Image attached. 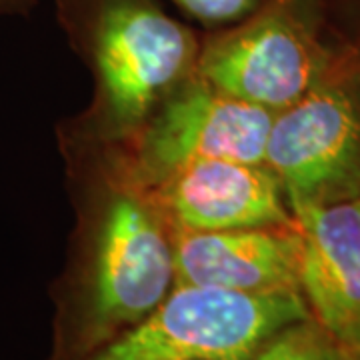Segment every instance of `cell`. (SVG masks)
Masks as SVG:
<instances>
[{
  "label": "cell",
  "instance_id": "obj_3",
  "mask_svg": "<svg viewBox=\"0 0 360 360\" xmlns=\"http://www.w3.org/2000/svg\"><path fill=\"white\" fill-rule=\"evenodd\" d=\"M322 28V0H264L238 25L208 32L196 75L234 98L278 112L336 68Z\"/></svg>",
  "mask_w": 360,
  "mask_h": 360
},
{
  "label": "cell",
  "instance_id": "obj_6",
  "mask_svg": "<svg viewBox=\"0 0 360 360\" xmlns=\"http://www.w3.org/2000/svg\"><path fill=\"white\" fill-rule=\"evenodd\" d=\"M264 165L283 184L288 208L360 198V96L338 68L274 112Z\"/></svg>",
  "mask_w": 360,
  "mask_h": 360
},
{
  "label": "cell",
  "instance_id": "obj_8",
  "mask_svg": "<svg viewBox=\"0 0 360 360\" xmlns=\"http://www.w3.org/2000/svg\"><path fill=\"white\" fill-rule=\"evenodd\" d=\"M300 232V292L310 316L347 350H360V198L290 206Z\"/></svg>",
  "mask_w": 360,
  "mask_h": 360
},
{
  "label": "cell",
  "instance_id": "obj_12",
  "mask_svg": "<svg viewBox=\"0 0 360 360\" xmlns=\"http://www.w3.org/2000/svg\"><path fill=\"white\" fill-rule=\"evenodd\" d=\"M39 0H0V18L28 14Z\"/></svg>",
  "mask_w": 360,
  "mask_h": 360
},
{
  "label": "cell",
  "instance_id": "obj_2",
  "mask_svg": "<svg viewBox=\"0 0 360 360\" xmlns=\"http://www.w3.org/2000/svg\"><path fill=\"white\" fill-rule=\"evenodd\" d=\"M94 94L66 146L115 148L196 72L202 39L160 0H56Z\"/></svg>",
  "mask_w": 360,
  "mask_h": 360
},
{
  "label": "cell",
  "instance_id": "obj_5",
  "mask_svg": "<svg viewBox=\"0 0 360 360\" xmlns=\"http://www.w3.org/2000/svg\"><path fill=\"white\" fill-rule=\"evenodd\" d=\"M272 116L274 112L234 98L194 72L129 141L90 150L108 156L130 180L150 191L172 172L200 160L264 165Z\"/></svg>",
  "mask_w": 360,
  "mask_h": 360
},
{
  "label": "cell",
  "instance_id": "obj_13",
  "mask_svg": "<svg viewBox=\"0 0 360 360\" xmlns=\"http://www.w3.org/2000/svg\"><path fill=\"white\" fill-rule=\"evenodd\" d=\"M347 350V348H345ZM342 360H360V350H347Z\"/></svg>",
  "mask_w": 360,
  "mask_h": 360
},
{
  "label": "cell",
  "instance_id": "obj_7",
  "mask_svg": "<svg viewBox=\"0 0 360 360\" xmlns=\"http://www.w3.org/2000/svg\"><path fill=\"white\" fill-rule=\"evenodd\" d=\"M150 193L174 231L296 224L283 184L260 162H193L158 182Z\"/></svg>",
  "mask_w": 360,
  "mask_h": 360
},
{
  "label": "cell",
  "instance_id": "obj_4",
  "mask_svg": "<svg viewBox=\"0 0 360 360\" xmlns=\"http://www.w3.org/2000/svg\"><path fill=\"white\" fill-rule=\"evenodd\" d=\"M309 316L298 290L172 286L148 316L82 360H250L274 333Z\"/></svg>",
  "mask_w": 360,
  "mask_h": 360
},
{
  "label": "cell",
  "instance_id": "obj_9",
  "mask_svg": "<svg viewBox=\"0 0 360 360\" xmlns=\"http://www.w3.org/2000/svg\"><path fill=\"white\" fill-rule=\"evenodd\" d=\"M298 226L174 231V286L245 295L300 292ZM302 295V292H300Z\"/></svg>",
  "mask_w": 360,
  "mask_h": 360
},
{
  "label": "cell",
  "instance_id": "obj_10",
  "mask_svg": "<svg viewBox=\"0 0 360 360\" xmlns=\"http://www.w3.org/2000/svg\"><path fill=\"white\" fill-rule=\"evenodd\" d=\"M345 352L347 350L309 316L274 333L250 360H342Z\"/></svg>",
  "mask_w": 360,
  "mask_h": 360
},
{
  "label": "cell",
  "instance_id": "obj_1",
  "mask_svg": "<svg viewBox=\"0 0 360 360\" xmlns=\"http://www.w3.org/2000/svg\"><path fill=\"white\" fill-rule=\"evenodd\" d=\"M77 229L58 295L54 360H82L148 316L174 286L172 224L148 188L98 150L66 146Z\"/></svg>",
  "mask_w": 360,
  "mask_h": 360
},
{
  "label": "cell",
  "instance_id": "obj_11",
  "mask_svg": "<svg viewBox=\"0 0 360 360\" xmlns=\"http://www.w3.org/2000/svg\"><path fill=\"white\" fill-rule=\"evenodd\" d=\"M170 2L208 32L238 25L264 4V0H170Z\"/></svg>",
  "mask_w": 360,
  "mask_h": 360
}]
</instances>
